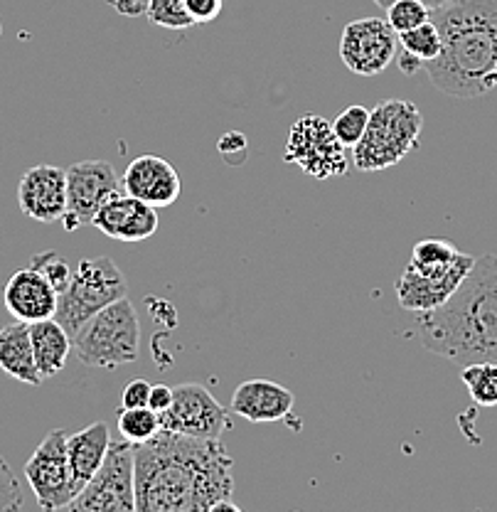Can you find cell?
<instances>
[{"label": "cell", "instance_id": "obj_1", "mask_svg": "<svg viewBox=\"0 0 497 512\" xmlns=\"http://www.w3.org/2000/svg\"><path fill=\"white\" fill-rule=\"evenodd\" d=\"M232 456L222 439L160 429L133 444L136 512H212L234 493Z\"/></svg>", "mask_w": 497, "mask_h": 512}, {"label": "cell", "instance_id": "obj_2", "mask_svg": "<svg viewBox=\"0 0 497 512\" xmlns=\"http://www.w3.org/2000/svg\"><path fill=\"white\" fill-rule=\"evenodd\" d=\"M414 323L421 345L438 357L497 362V254L478 256L448 301L416 313Z\"/></svg>", "mask_w": 497, "mask_h": 512}, {"label": "cell", "instance_id": "obj_3", "mask_svg": "<svg viewBox=\"0 0 497 512\" xmlns=\"http://www.w3.org/2000/svg\"><path fill=\"white\" fill-rule=\"evenodd\" d=\"M441 55L424 69L434 87L456 99H478L497 87V0H451L431 10Z\"/></svg>", "mask_w": 497, "mask_h": 512}, {"label": "cell", "instance_id": "obj_4", "mask_svg": "<svg viewBox=\"0 0 497 512\" xmlns=\"http://www.w3.org/2000/svg\"><path fill=\"white\" fill-rule=\"evenodd\" d=\"M424 114L406 99H389L374 106L360 141L352 146V163L362 173L387 170L419 146Z\"/></svg>", "mask_w": 497, "mask_h": 512}, {"label": "cell", "instance_id": "obj_5", "mask_svg": "<svg viewBox=\"0 0 497 512\" xmlns=\"http://www.w3.org/2000/svg\"><path fill=\"white\" fill-rule=\"evenodd\" d=\"M77 357L96 370H116L138 360L141 323L131 298H119L92 316L72 338Z\"/></svg>", "mask_w": 497, "mask_h": 512}, {"label": "cell", "instance_id": "obj_6", "mask_svg": "<svg viewBox=\"0 0 497 512\" xmlns=\"http://www.w3.org/2000/svg\"><path fill=\"white\" fill-rule=\"evenodd\" d=\"M128 296V281L111 256H89L72 271V281L60 293L55 318L74 338L89 318Z\"/></svg>", "mask_w": 497, "mask_h": 512}, {"label": "cell", "instance_id": "obj_7", "mask_svg": "<svg viewBox=\"0 0 497 512\" xmlns=\"http://www.w3.org/2000/svg\"><path fill=\"white\" fill-rule=\"evenodd\" d=\"M286 163L298 165L308 178L333 180L342 178L350 168V148L335 136L333 124L318 114H306L296 119L286 136L283 148Z\"/></svg>", "mask_w": 497, "mask_h": 512}, {"label": "cell", "instance_id": "obj_8", "mask_svg": "<svg viewBox=\"0 0 497 512\" xmlns=\"http://www.w3.org/2000/svg\"><path fill=\"white\" fill-rule=\"evenodd\" d=\"M64 510L69 512H136L133 444L111 441L109 453L94 478Z\"/></svg>", "mask_w": 497, "mask_h": 512}, {"label": "cell", "instance_id": "obj_9", "mask_svg": "<svg viewBox=\"0 0 497 512\" xmlns=\"http://www.w3.org/2000/svg\"><path fill=\"white\" fill-rule=\"evenodd\" d=\"M25 480L42 510H64L77 495L69 466L67 431L52 429L25 463Z\"/></svg>", "mask_w": 497, "mask_h": 512}, {"label": "cell", "instance_id": "obj_10", "mask_svg": "<svg viewBox=\"0 0 497 512\" xmlns=\"http://www.w3.org/2000/svg\"><path fill=\"white\" fill-rule=\"evenodd\" d=\"M124 192V183L114 165L106 160H82L67 168V212L62 224L67 232L92 224L106 200Z\"/></svg>", "mask_w": 497, "mask_h": 512}, {"label": "cell", "instance_id": "obj_11", "mask_svg": "<svg viewBox=\"0 0 497 512\" xmlns=\"http://www.w3.org/2000/svg\"><path fill=\"white\" fill-rule=\"evenodd\" d=\"M399 35L382 18H360L345 25L340 60L357 77H377L397 60Z\"/></svg>", "mask_w": 497, "mask_h": 512}, {"label": "cell", "instance_id": "obj_12", "mask_svg": "<svg viewBox=\"0 0 497 512\" xmlns=\"http://www.w3.org/2000/svg\"><path fill=\"white\" fill-rule=\"evenodd\" d=\"M160 429L178 431L195 439H222L229 429V409L217 402L215 394L195 382L173 387V404L160 414Z\"/></svg>", "mask_w": 497, "mask_h": 512}, {"label": "cell", "instance_id": "obj_13", "mask_svg": "<svg viewBox=\"0 0 497 512\" xmlns=\"http://www.w3.org/2000/svg\"><path fill=\"white\" fill-rule=\"evenodd\" d=\"M18 205L23 215L35 222H62L67 212V170L57 165L25 170L18 185Z\"/></svg>", "mask_w": 497, "mask_h": 512}, {"label": "cell", "instance_id": "obj_14", "mask_svg": "<svg viewBox=\"0 0 497 512\" xmlns=\"http://www.w3.org/2000/svg\"><path fill=\"white\" fill-rule=\"evenodd\" d=\"M121 183H124V190L128 195L148 202L156 210L175 205L180 197V190H183V183H180V175L175 170V165L163 156H156V153L133 158L131 165L126 168L124 178H121Z\"/></svg>", "mask_w": 497, "mask_h": 512}, {"label": "cell", "instance_id": "obj_15", "mask_svg": "<svg viewBox=\"0 0 497 512\" xmlns=\"http://www.w3.org/2000/svg\"><path fill=\"white\" fill-rule=\"evenodd\" d=\"M92 224L116 242H143L158 232V210L124 190L104 202Z\"/></svg>", "mask_w": 497, "mask_h": 512}, {"label": "cell", "instance_id": "obj_16", "mask_svg": "<svg viewBox=\"0 0 497 512\" xmlns=\"http://www.w3.org/2000/svg\"><path fill=\"white\" fill-rule=\"evenodd\" d=\"M60 293L37 269L15 271L3 288V303L15 320L37 323V320L55 318Z\"/></svg>", "mask_w": 497, "mask_h": 512}, {"label": "cell", "instance_id": "obj_17", "mask_svg": "<svg viewBox=\"0 0 497 512\" xmlns=\"http://www.w3.org/2000/svg\"><path fill=\"white\" fill-rule=\"evenodd\" d=\"M229 409H232V414H239L254 424L281 421L291 414L293 392L271 380H249L234 389Z\"/></svg>", "mask_w": 497, "mask_h": 512}, {"label": "cell", "instance_id": "obj_18", "mask_svg": "<svg viewBox=\"0 0 497 512\" xmlns=\"http://www.w3.org/2000/svg\"><path fill=\"white\" fill-rule=\"evenodd\" d=\"M470 266H461V269L451 271V274L446 276H424L406 266L397 281L399 306L409 313L434 311L441 303H446L448 296H451L458 288V284L466 279Z\"/></svg>", "mask_w": 497, "mask_h": 512}, {"label": "cell", "instance_id": "obj_19", "mask_svg": "<svg viewBox=\"0 0 497 512\" xmlns=\"http://www.w3.org/2000/svg\"><path fill=\"white\" fill-rule=\"evenodd\" d=\"M109 446L111 434L106 421H94L87 429L77 431V434H67L69 466H72V478L77 495L101 468L106 453H109ZM77 495H74V498H77Z\"/></svg>", "mask_w": 497, "mask_h": 512}, {"label": "cell", "instance_id": "obj_20", "mask_svg": "<svg viewBox=\"0 0 497 512\" xmlns=\"http://www.w3.org/2000/svg\"><path fill=\"white\" fill-rule=\"evenodd\" d=\"M0 370L13 380L30 384V387H37L42 382L35 352H32L30 323L15 320L0 330Z\"/></svg>", "mask_w": 497, "mask_h": 512}, {"label": "cell", "instance_id": "obj_21", "mask_svg": "<svg viewBox=\"0 0 497 512\" xmlns=\"http://www.w3.org/2000/svg\"><path fill=\"white\" fill-rule=\"evenodd\" d=\"M30 338L42 380L60 375L69 360V352H72V335L62 328L60 320L45 318L30 323Z\"/></svg>", "mask_w": 497, "mask_h": 512}, {"label": "cell", "instance_id": "obj_22", "mask_svg": "<svg viewBox=\"0 0 497 512\" xmlns=\"http://www.w3.org/2000/svg\"><path fill=\"white\" fill-rule=\"evenodd\" d=\"M473 261L475 256L458 252L446 239H421L411 249L409 269L419 271L424 276H446L451 271L461 269V266H470Z\"/></svg>", "mask_w": 497, "mask_h": 512}, {"label": "cell", "instance_id": "obj_23", "mask_svg": "<svg viewBox=\"0 0 497 512\" xmlns=\"http://www.w3.org/2000/svg\"><path fill=\"white\" fill-rule=\"evenodd\" d=\"M461 380L478 407H497V362L463 365Z\"/></svg>", "mask_w": 497, "mask_h": 512}, {"label": "cell", "instance_id": "obj_24", "mask_svg": "<svg viewBox=\"0 0 497 512\" xmlns=\"http://www.w3.org/2000/svg\"><path fill=\"white\" fill-rule=\"evenodd\" d=\"M399 45H402V50L409 52V55H414L416 60L426 64L441 55L443 40H441V32L436 28V23L429 18L426 23L402 32V35H399Z\"/></svg>", "mask_w": 497, "mask_h": 512}, {"label": "cell", "instance_id": "obj_25", "mask_svg": "<svg viewBox=\"0 0 497 512\" xmlns=\"http://www.w3.org/2000/svg\"><path fill=\"white\" fill-rule=\"evenodd\" d=\"M119 431L126 441H131V444H143V441L153 439L160 431V414L153 412L151 407H121Z\"/></svg>", "mask_w": 497, "mask_h": 512}, {"label": "cell", "instance_id": "obj_26", "mask_svg": "<svg viewBox=\"0 0 497 512\" xmlns=\"http://www.w3.org/2000/svg\"><path fill=\"white\" fill-rule=\"evenodd\" d=\"M146 18L163 30L183 32L195 25L185 8V0H146Z\"/></svg>", "mask_w": 497, "mask_h": 512}, {"label": "cell", "instance_id": "obj_27", "mask_svg": "<svg viewBox=\"0 0 497 512\" xmlns=\"http://www.w3.org/2000/svg\"><path fill=\"white\" fill-rule=\"evenodd\" d=\"M431 18V10L426 8L421 0H394L387 8V23L397 35L416 28V25L426 23Z\"/></svg>", "mask_w": 497, "mask_h": 512}, {"label": "cell", "instance_id": "obj_28", "mask_svg": "<svg viewBox=\"0 0 497 512\" xmlns=\"http://www.w3.org/2000/svg\"><path fill=\"white\" fill-rule=\"evenodd\" d=\"M370 114L372 111L367 109V106H360V104L347 106L345 111H340L338 119L333 121L335 136H338L347 148H352L357 141H360L362 133H365L367 121H370Z\"/></svg>", "mask_w": 497, "mask_h": 512}, {"label": "cell", "instance_id": "obj_29", "mask_svg": "<svg viewBox=\"0 0 497 512\" xmlns=\"http://www.w3.org/2000/svg\"><path fill=\"white\" fill-rule=\"evenodd\" d=\"M30 266H32V269L40 271V274L45 276L47 281H50L52 288H55L57 293H62L64 288L69 286V281H72V271L74 269L57 252L35 254V256H32Z\"/></svg>", "mask_w": 497, "mask_h": 512}, {"label": "cell", "instance_id": "obj_30", "mask_svg": "<svg viewBox=\"0 0 497 512\" xmlns=\"http://www.w3.org/2000/svg\"><path fill=\"white\" fill-rule=\"evenodd\" d=\"M23 508V488L20 480L15 478L13 468L8 466L3 456H0V512L20 510Z\"/></svg>", "mask_w": 497, "mask_h": 512}, {"label": "cell", "instance_id": "obj_31", "mask_svg": "<svg viewBox=\"0 0 497 512\" xmlns=\"http://www.w3.org/2000/svg\"><path fill=\"white\" fill-rule=\"evenodd\" d=\"M185 8L190 18L197 23H212L219 18L224 8V0H185Z\"/></svg>", "mask_w": 497, "mask_h": 512}, {"label": "cell", "instance_id": "obj_32", "mask_svg": "<svg viewBox=\"0 0 497 512\" xmlns=\"http://www.w3.org/2000/svg\"><path fill=\"white\" fill-rule=\"evenodd\" d=\"M151 382L146 380H131L124 387V397H121V404L124 409H138L148 407V399H151Z\"/></svg>", "mask_w": 497, "mask_h": 512}, {"label": "cell", "instance_id": "obj_33", "mask_svg": "<svg viewBox=\"0 0 497 512\" xmlns=\"http://www.w3.org/2000/svg\"><path fill=\"white\" fill-rule=\"evenodd\" d=\"M170 404H173V387H168V384H153L148 407L156 414H165L170 409Z\"/></svg>", "mask_w": 497, "mask_h": 512}, {"label": "cell", "instance_id": "obj_34", "mask_svg": "<svg viewBox=\"0 0 497 512\" xmlns=\"http://www.w3.org/2000/svg\"><path fill=\"white\" fill-rule=\"evenodd\" d=\"M397 62H399V69H402L404 74H416V72H421V69H424V62L416 60V57L409 55L406 50H402V55H399Z\"/></svg>", "mask_w": 497, "mask_h": 512}, {"label": "cell", "instance_id": "obj_35", "mask_svg": "<svg viewBox=\"0 0 497 512\" xmlns=\"http://www.w3.org/2000/svg\"><path fill=\"white\" fill-rule=\"evenodd\" d=\"M421 3H424L429 10H436V8H443V5H448L451 0H421Z\"/></svg>", "mask_w": 497, "mask_h": 512}, {"label": "cell", "instance_id": "obj_36", "mask_svg": "<svg viewBox=\"0 0 497 512\" xmlns=\"http://www.w3.org/2000/svg\"><path fill=\"white\" fill-rule=\"evenodd\" d=\"M372 3H374V5H379V8H384V10H387L389 5L394 3V0H372Z\"/></svg>", "mask_w": 497, "mask_h": 512}]
</instances>
